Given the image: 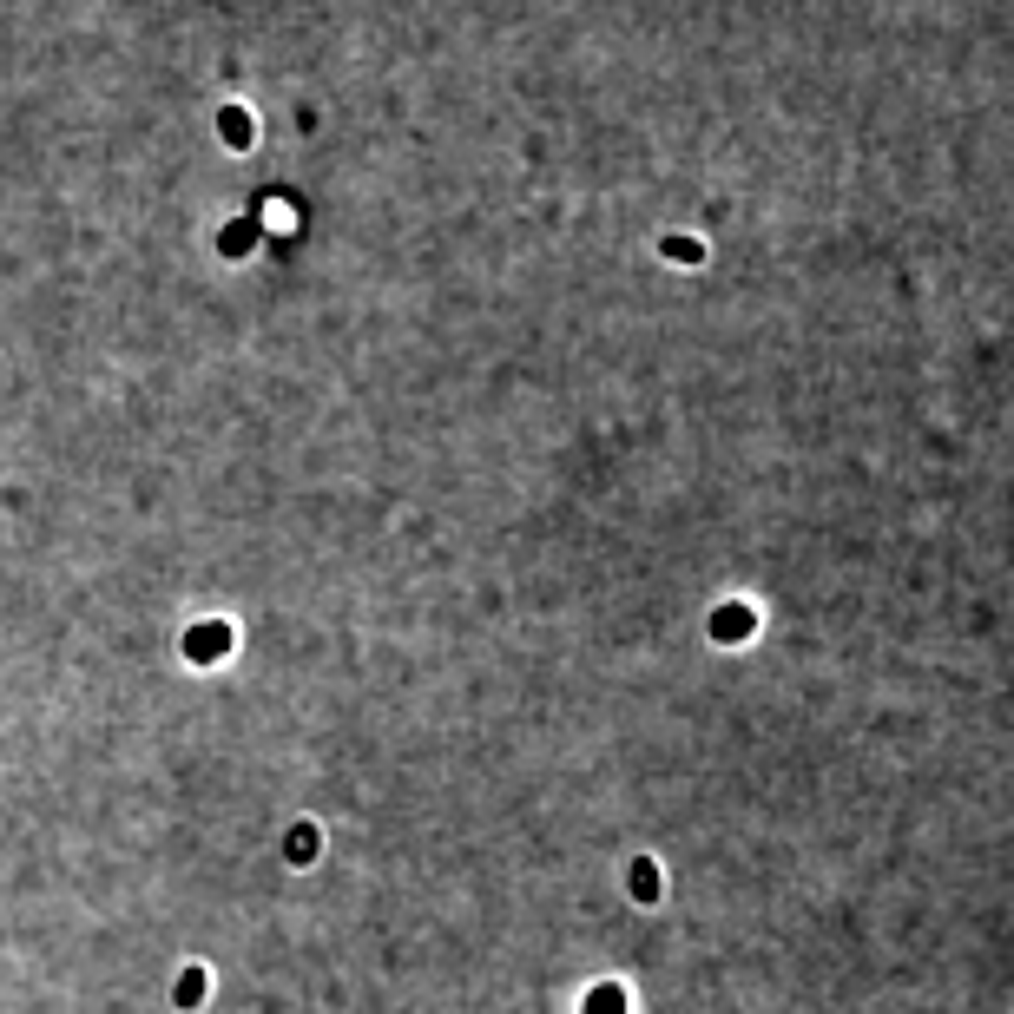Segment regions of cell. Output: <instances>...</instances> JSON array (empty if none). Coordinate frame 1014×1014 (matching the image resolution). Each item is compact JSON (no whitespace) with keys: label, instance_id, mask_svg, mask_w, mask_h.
I'll use <instances>...</instances> for the list:
<instances>
[{"label":"cell","instance_id":"cell-1","mask_svg":"<svg viewBox=\"0 0 1014 1014\" xmlns=\"http://www.w3.org/2000/svg\"><path fill=\"white\" fill-rule=\"evenodd\" d=\"M185 652H191V659H218V652H224V626H198V633L185 639Z\"/></svg>","mask_w":1014,"mask_h":1014},{"label":"cell","instance_id":"cell-2","mask_svg":"<svg viewBox=\"0 0 1014 1014\" xmlns=\"http://www.w3.org/2000/svg\"><path fill=\"white\" fill-rule=\"evenodd\" d=\"M619 1008V988H600V995H593V1014H613Z\"/></svg>","mask_w":1014,"mask_h":1014}]
</instances>
